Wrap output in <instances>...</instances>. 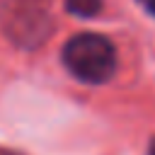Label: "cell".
Instances as JSON below:
<instances>
[{
  "label": "cell",
  "mask_w": 155,
  "mask_h": 155,
  "mask_svg": "<svg viewBox=\"0 0 155 155\" xmlns=\"http://www.w3.org/2000/svg\"><path fill=\"white\" fill-rule=\"evenodd\" d=\"M143 7H145V12L148 15H155V0H138Z\"/></svg>",
  "instance_id": "obj_4"
},
{
  "label": "cell",
  "mask_w": 155,
  "mask_h": 155,
  "mask_svg": "<svg viewBox=\"0 0 155 155\" xmlns=\"http://www.w3.org/2000/svg\"><path fill=\"white\" fill-rule=\"evenodd\" d=\"M61 63L75 80L85 85H104L116 73V48L104 34L82 31L63 44Z\"/></svg>",
  "instance_id": "obj_1"
},
{
  "label": "cell",
  "mask_w": 155,
  "mask_h": 155,
  "mask_svg": "<svg viewBox=\"0 0 155 155\" xmlns=\"http://www.w3.org/2000/svg\"><path fill=\"white\" fill-rule=\"evenodd\" d=\"M0 29L19 48L41 46L53 31L51 0H0Z\"/></svg>",
  "instance_id": "obj_2"
},
{
  "label": "cell",
  "mask_w": 155,
  "mask_h": 155,
  "mask_svg": "<svg viewBox=\"0 0 155 155\" xmlns=\"http://www.w3.org/2000/svg\"><path fill=\"white\" fill-rule=\"evenodd\" d=\"M65 12L80 19H90L102 12V0H63Z\"/></svg>",
  "instance_id": "obj_3"
},
{
  "label": "cell",
  "mask_w": 155,
  "mask_h": 155,
  "mask_svg": "<svg viewBox=\"0 0 155 155\" xmlns=\"http://www.w3.org/2000/svg\"><path fill=\"white\" fill-rule=\"evenodd\" d=\"M148 155H155V138L150 140V148H148Z\"/></svg>",
  "instance_id": "obj_5"
}]
</instances>
